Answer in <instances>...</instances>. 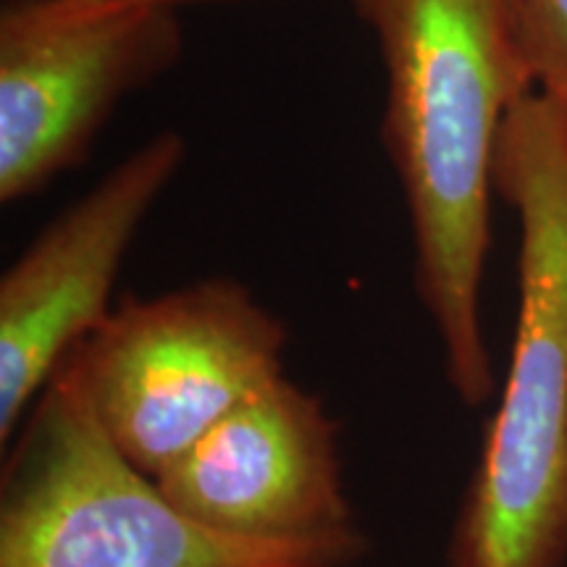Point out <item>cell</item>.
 <instances>
[{"mask_svg":"<svg viewBox=\"0 0 567 567\" xmlns=\"http://www.w3.org/2000/svg\"><path fill=\"white\" fill-rule=\"evenodd\" d=\"M197 523L247 542L310 549L350 567L368 549L323 400L281 375L155 476Z\"/></svg>","mask_w":567,"mask_h":567,"instance_id":"6","label":"cell"},{"mask_svg":"<svg viewBox=\"0 0 567 567\" xmlns=\"http://www.w3.org/2000/svg\"><path fill=\"white\" fill-rule=\"evenodd\" d=\"M187 142L158 132L71 203L0 279V442L9 444L63 360L111 316L124 258L182 172Z\"/></svg>","mask_w":567,"mask_h":567,"instance_id":"7","label":"cell"},{"mask_svg":"<svg viewBox=\"0 0 567 567\" xmlns=\"http://www.w3.org/2000/svg\"><path fill=\"white\" fill-rule=\"evenodd\" d=\"M386 71L384 145L405 195L415 289L467 408L494 394L481 326L494 155L509 111L534 92L515 0H352Z\"/></svg>","mask_w":567,"mask_h":567,"instance_id":"1","label":"cell"},{"mask_svg":"<svg viewBox=\"0 0 567 567\" xmlns=\"http://www.w3.org/2000/svg\"><path fill=\"white\" fill-rule=\"evenodd\" d=\"M174 6L145 0H3L0 200L38 195L87 158L124 97L182 61Z\"/></svg>","mask_w":567,"mask_h":567,"instance_id":"5","label":"cell"},{"mask_svg":"<svg viewBox=\"0 0 567 567\" xmlns=\"http://www.w3.org/2000/svg\"><path fill=\"white\" fill-rule=\"evenodd\" d=\"M0 567H342L210 530L111 442L66 363L6 460Z\"/></svg>","mask_w":567,"mask_h":567,"instance_id":"3","label":"cell"},{"mask_svg":"<svg viewBox=\"0 0 567 567\" xmlns=\"http://www.w3.org/2000/svg\"><path fill=\"white\" fill-rule=\"evenodd\" d=\"M287 326L245 284L213 276L126 297L63 363L111 442L161 476L284 373Z\"/></svg>","mask_w":567,"mask_h":567,"instance_id":"4","label":"cell"},{"mask_svg":"<svg viewBox=\"0 0 567 567\" xmlns=\"http://www.w3.org/2000/svg\"><path fill=\"white\" fill-rule=\"evenodd\" d=\"M494 193L520 224L517 326L450 536V567L567 565V105L530 92L509 111Z\"/></svg>","mask_w":567,"mask_h":567,"instance_id":"2","label":"cell"},{"mask_svg":"<svg viewBox=\"0 0 567 567\" xmlns=\"http://www.w3.org/2000/svg\"><path fill=\"white\" fill-rule=\"evenodd\" d=\"M145 3H158V6H174V9H179L182 3H195V0H145Z\"/></svg>","mask_w":567,"mask_h":567,"instance_id":"9","label":"cell"},{"mask_svg":"<svg viewBox=\"0 0 567 567\" xmlns=\"http://www.w3.org/2000/svg\"><path fill=\"white\" fill-rule=\"evenodd\" d=\"M515 24L534 90L567 105V0H515Z\"/></svg>","mask_w":567,"mask_h":567,"instance_id":"8","label":"cell"}]
</instances>
